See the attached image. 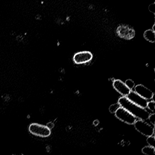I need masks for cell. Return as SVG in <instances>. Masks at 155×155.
<instances>
[{
    "label": "cell",
    "mask_w": 155,
    "mask_h": 155,
    "mask_svg": "<svg viewBox=\"0 0 155 155\" xmlns=\"http://www.w3.org/2000/svg\"><path fill=\"white\" fill-rule=\"evenodd\" d=\"M28 130L32 135L41 137H48L51 135V129L47 125L39 123H31L29 126Z\"/></svg>",
    "instance_id": "3957f363"
},
{
    "label": "cell",
    "mask_w": 155,
    "mask_h": 155,
    "mask_svg": "<svg viewBox=\"0 0 155 155\" xmlns=\"http://www.w3.org/2000/svg\"><path fill=\"white\" fill-rule=\"evenodd\" d=\"M125 83L130 89L131 90H133L134 89L135 87V84L133 80L131 79H127L125 81Z\"/></svg>",
    "instance_id": "9a60e30c"
},
{
    "label": "cell",
    "mask_w": 155,
    "mask_h": 155,
    "mask_svg": "<svg viewBox=\"0 0 155 155\" xmlns=\"http://www.w3.org/2000/svg\"><path fill=\"white\" fill-rule=\"evenodd\" d=\"M120 107L127 110L132 114L137 119L147 120L150 112L147 108H144L134 104L127 97H120L118 101Z\"/></svg>",
    "instance_id": "6da1fadb"
},
{
    "label": "cell",
    "mask_w": 155,
    "mask_h": 155,
    "mask_svg": "<svg viewBox=\"0 0 155 155\" xmlns=\"http://www.w3.org/2000/svg\"><path fill=\"white\" fill-rule=\"evenodd\" d=\"M47 126H48V127L50 129H52V128L54 127V123H52V122H49V123H48V124H47Z\"/></svg>",
    "instance_id": "ac0fdd59"
},
{
    "label": "cell",
    "mask_w": 155,
    "mask_h": 155,
    "mask_svg": "<svg viewBox=\"0 0 155 155\" xmlns=\"http://www.w3.org/2000/svg\"><path fill=\"white\" fill-rule=\"evenodd\" d=\"M112 85L115 90L123 97H127L131 91L127 87L125 82L120 80H114Z\"/></svg>",
    "instance_id": "9c48e42d"
},
{
    "label": "cell",
    "mask_w": 155,
    "mask_h": 155,
    "mask_svg": "<svg viewBox=\"0 0 155 155\" xmlns=\"http://www.w3.org/2000/svg\"><path fill=\"white\" fill-rule=\"evenodd\" d=\"M148 110L150 113H155V101L153 100H150L148 101L147 108Z\"/></svg>",
    "instance_id": "7c38bea8"
},
{
    "label": "cell",
    "mask_w": 155,
    "mask_h": 155,
    "mask_svg": "<svg viewBox=\"0 0 155 155\" xmlns=\"http://www.w3.org/2000/svg\"><path fill=\"white\" fill-rule=\"evenodd\" d=\"M134 90L136 93L147 101L152 100L153 97L155 96V94L151 90L142 84L135 86Z\"/></svg>",
    "instance_id": "ba28073f"
},
{
    "label": "cell",
    "mask_w": 155,
    "mask_h": 155,
    "mask_svg": "<svg viewBox=\"0 0 155 155\" xmlns=\"http://www.w3.org/2000/svg\"><path fill=\"white\" fill-rule=\"evenodd\" d=\"M147 121L152 125L155 126V113H150L148 118Z\"/></svg>",
    "instance_id": "2e32d148"
},
{
    "label": "cell",
    "mask_w": 155,
    "mask_h": 155,
    "mask_svg": "<svg viewBox=\"0 0 155 155\" xmlns=\"http://www.w3.org/2000/svg\"><path fill=\"white\" fill-rule=\"evenodd\" d=\"M115 116L120 121L128 125H134L137 119L128 110L120 107L115 113Z\"/></svg>",
    "instance_id": "277c9868"
},
{
    "label": "cell",
    "mask_w": 155,
    "mask_h": 155,
    "mask_svg": "<svg viewBox=\"0 0 155 155\" xmlns=\"http://www.w3.org/2000/svg\"><path fill=\"white\" fill-rule=\"evenodd\" d=\"M149 10L150 12H151V13H154L155 14V3H152V4H150V5H149Z\"/></svg>",
    "instance_id": "e0dca14e"
},
{
    "label": "cell",
    "mask_w": 155,
    "mask_h": 155,
    "mask_svg": "<svg viewBox=\"0 0 155 155\" xmlns=\"http://www.w3.org/2000/svg\"><path fill=\"white\" fill-rule=\"evenodd\" d=\"M144 38L150 43H154L155 41V31L152 29L147 30L143 34Z\"/></svg>",
    "instance_id": "30bf717a"
},
{
    "label": "cell",
    "mask_w": 155,
    "mask_h": 155,
    "mask_svg": "<svg viewBox=\"0 0 155 155\" xmlns=\"http://www.w3.org/2000/svg\"><path fill=\"white\" fill-rule=\"evenodd\" d=\"M93 58V55L89 51L77 52L73 56L74 62L77 64H83L89 62Z\"/></svg>",
    "instance_id": "5b68a950"
},
{
    "label": "cell",
    "mask_w": 155,
    "mask_h": 155,
    "mask_svg": "<svg viewBox=\"0 0 155 155\" xmlns=\"http://www.w3.org/2000/svg\"><path fill=\"white\" fill-rule=\"evenodd\" d=\"M155 24H154V25H153V26H152V30H153V31H155Z\"/></svg>",
    "instance_id": "d6986e66"
},
{
    "label": "cell",
    "mask_w": 155,
    "mask_h": 155,
    "mask_svg": "<svg viewBox=\"0 0 155 155\" xmlns=\"http://www.w3.org/2000/svg\"><path fill=\"white\" fill-rule=\"evenodd\" d=\"M120 107V105L117 102V103L110 105V107L109 108V110L110 113H115L116 111Z\"/></svg>",
    "instance_id": "5bb4252c"
},
{
    "label": "cell",
    "mask_w": 155,
    "mask_h": 155,
    "mask_svg": "<svg viewBox=\"0 0 155 155\" xmlns=\"http://www.w3.org/2000/svg\"><path fill=\"white\" fill-rule=\"evenodd\" d=\"M147 142L148 146L154 147L155 148V135L147 137Z\"/></svg>",
    "instance_id": "4fadbf2b"
},
{
    "label": "cell",
    "mask_w": 155,
    "mask_h": 155,
    "mask_svg": "<svg viewBox=\"0 0 155 155\" xmlns=\"http://www.w3.org/2000/svg\"><path fill=\"white\" fill-rule=\"evenodd\" d=\"M134 126L137 131L145 137L155 135V126L150 124L147 120L137 119Z\"/></svg>",
    "instance_id": "7a4b0ae2"
},
{
    "label": "cell",
    "mask_w": 155,
    "mask_h": 155,
    "mask_svg": "<svg viewBox=\"0 0 155 155\" xmlns=\"http://www.w3.org/2000/svg\"><path fill=\"white\" fill-rule=\"evenodd\" d=\"M141 151L145 155H154L155 154V148L148 145L144 147L141 150Z\"/></svg>",
    "instance_id": "8fae6325"
},
{
    "label": "cell",
    "mask_w": 155,
    "mask_h": 155,
    "mask_svg": "<svg viewBox=\"0 0 155 155\" xmlns=\"http://www.w3.org/2000/svg\"><path fill=\"white\" fill-rule=\"evenodd\" d=\"M127 97L131 102L141 107L146 108L148 101L146 99L136 93L134 91L131 90Z\"/></svg>",
    "instance_id": "52a82bcc"
},
{
    "label": "cell",
    "mask_w": 155,
    "mask_h": 155,
    "mask_svg": "<svg viewBox=\"0 0 155 155\" xmlns=\"http://www.w3.org/2000/svg\"><path fill=\"white\" fill-rule=\"evenodd\" d=\"M117 33L120 38L124 39H132L135 35V31L133 28L127 25H121L118 27Z\"/></svg>",
    "instance_id": "8992f818"
}]
</instances>
